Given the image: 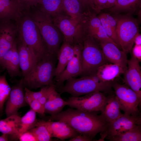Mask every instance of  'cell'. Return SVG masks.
Instances as JSON below:
<instances>
[{"label": "cell", "mask_w": 141, "mask_h": 141, "mask_svg": "<svg viewBox=\"0 0 141 141\" xmlns=\"http://www.w3.org/2000/svg\"><path fill=\"white\" fill-rule=\"evenodd\" d=\"M97 112L69 108L46 118L49 121L64 122L79 134L93 139L104 130L107 124Z\"/></svg>", "instance_id": "cell-1"}, {"label": "cell", "mask_w": 141, "mask_h": 141, "mask_svg": "<svg viewBox=\"0 0 141 141\" xmlns=\"http://www.w3.org/2000/svg\"><path fill=\"white\" fill-rule=\"evenodd\" d=\"M16 21L17 36L31 49L38 61L50 54L38 27L27 11Z\"/></svg>", "instance_id": "cell-2"}, {"label": "cell", "mask_w": 141, "mask_h": 141, "mask_svg": "<svg viewBox=\"0 0 141 141\" xmlns=\"http://www.w3.org/2000/svg\"><path fill=\"white\" fill-rule=\"evenodd\" d=\"M27 11L38 27L49 53L57 56L62 41L61 33L50 16L39 8Z\"/></svg>", "instance_id": "cell-3"}, {"label": "cell", "mask_w": 141, "mask_h": 141, "mask_svg": "<svg viewBox=\"0 0 141 141\" xmlns=\"http://www.w3.org/2000/svg\"><path fill=\"white\" fill-rule=\"evenodd\" d=\"M55 57L49 54L38 61L31 70L21 80L25 87L30 89L53 83L56 69Z\"/></svg>", "instance_id": "cell-4"}, {"label": "cell", "mask_w": 141, "mask_h": 141, "mask_svg": "<svg viewBox=\"0 0 141 141\" xmlns=\"http://www.w3.org/2000/svg\"><path fill=\"white\" fill-rule=\"evenodd\" d=\"M96 77L92 74L78 79L70 78L66 80L64 85L58 87V90L61 93H68L74 97L95 92L111 91L113 82H99Z\"/></svg>", "instance_id": "cell-5"}, {"label": "cell", "mask_w": 141, "mask_h": 141, "mask_svg": "<svg viewBox=\"0 0 141 141\" xmlns=\"http://www.w3.org/2000/svg\"><path fill=\"white\" fill-rule=\"evenodd\" d=\"M81 57L83 77L96 74L99 67L108 62L98 42L88 35L83 42Z\"/></svg>", "instance_id": "cell-6"}, {"label": "cell", "mask_w": 141, "mask_h": 141, "mask_svg": "<svg viewBox=\"0 0 141 141\" xmlns=\"http://www.w3.org/2000/svg\"><path fill=\"white\" fill-rule=\"evenodd\" d=\"M51 17L63 36L64 40L72 45H82L86 35L82 23L76 22L64 12Z\"/></svg>", "instance_id": "cell-7"}, {"label": "cell", "mask_w": 141, "mask_h": 141, "mask_svg": "<svg viewBox=\"0 0 141 141\" xmlns=\"http://www.w3.org/2000/svg\"><path fill=\"white\" fill-rule=\"evenodd\" d=\"M116 33L122 50L127 54L131 52L134 37L139 32L138 21L130 15H116Z\"/></svg>", "instance_id": "cell-8"}, {"label": "cell", "mask_w": 141, "mask_h": 141, "mask_svg": "<svg viewBox=\"0 0 141 141\" xmlns=\"http://www.w3.org/2000/svg\"><path fill=\"white\" fill-rule=\"evenodd\" d=\"M114 93L120 103L121 110L125 114L133 115H140L138 107L141 99L136 93L125 84H121L116 80L112 85Z\"/></svg>", "instance_id": "cell-9"}, {"label": "cell", "mask_w": 141, "mask_h": 141, "mask_svg": "<svg viewBox=\"0 0 141 141\" xmlns=\"http://www.w3.org/2000/svg\"><path fill=\"white\" fill-rule=\"evenodd\" d=\"M105 92H95L82 97H72L66 101L72 108L89 112L101 111L107 98Z\"/></svg>", "instance_id": "cell-10"}, {"label": "cell", "mask_w": 141, "mask_h": 141, "mask_svg": "<svg viewBox=\"0 0 141 141\" xmlns=\"http://www.w3.org/2000/svg\"><path fill=\"white\" fill-rule=\"evenodd\" d=\"M141 124L140 115H130L125 113L119 118L107 124L100 133L101 137L97 141H103L119 133L125 132Z\"/></svg>", "instance_id": "cell-11"}, {"label": "cell", "mask_w": 141, "mask_h": 141, "mask_svg": "<svg viewBox=\"0 0 141 141\" xmlns=\"http://www.w3.org/2000/svg\"><path fill=\"white\" fill-rule=\"evenodd\" d=\"M139 62L131 54L124 73L125 84L133 90L141 99V68Z\"/></svg>", "instance_id": "cell-12"}, {"label": "cell", "mask_w": 141, "mask_h": 141, "mask_svg": "<svg viewBox=\"0 0 141 141\" xmlns=\"http://www.w3.org/2000/svg\"><path fill=\"white\" fill-rule=\"evenodd\" d=\"M17 33V27L15 21L0 22V61L12 47Z\"/></svg>", "instance_id": "cell-13"}, {"label": "cell", "mask_w": 141, "mask_h": 141, "mask_svg": "<svg viewBox=\"0 0 141 141\" xmlns=\"http://www.w3.org/2000/svg\"><path fill=\"white\" fill-rule=\"evenodd\" d=\"M82 45L77 44L74 54L65 69L56 80L57 88L63 85L68 79L81 75L82 72L81 52Z\"/></svg>", "instance_id": "cell-14"}, {"label": "cell", "mask_w": 141, "mask_h": 141, "mask_svg": "<svg viewBox=\"0 0 141 141\" xmlns=\"http://www.w3.org/2000/svg\"><path fill=\"white\" fill-rule=\"evenodd\" d=\"M24 87L21 80L11 88L6 104L5 112L7 117L17 114L19 110L27 103L25 99Z\"/></svg>", "instance_id": "cell-15"}, {"label": "cell", "mask_w": 141, "mask_h": 141, "mask_svg": "<svg viewBox=\"0 0 141 141\" xmlns=\"http://www.w3.org/2000/svg\"><path fill=\"white\" fill-rule=\"evenodd\" d=\"M17 48L20 68L24 77L31 70L38 61L31 49L17 35Z\"/></svg>", "instance_id": "cell-16"}, {"label": "cell", "mask_w": 141, "mask_h": 141, "mask_svg": "<svg viewBox=\"0 0 141 141\" xmlns=\"http://www.w3.org/2000/svg\"><path fill=\"white\" fill-rule=\"evenodd\" d=\"M98 41L108 62L127 68L128 60L126 53L112 43L103 40Z\"/></svg>", "instance_id": "cell-17"}, {"label": "cell", "mask_w": 141, "mask_h": 141, "mask_svg": "<svg viewBox=\"0 0 141 141\" xmlns=\"http://www.w3.org/2000/svg\"><path fill=\"white\" fill-rule=\"evenodd\" d=\"M25 11L18 0H0V22L16 21Z\"/></svg>", "instance_id": "cell-18"}, {"label": "cell", "mask_w": 141, "mask_h": 141, "mask_svg": "<svg viewBox=\"0 0 141 141\" xmlns=\"http://www.w3.org/2000/svg\"><path fill=\"white\" fill-rule=\"evenodd\" d=\"M62 3L64 12L79 24L92 12L85 8L79 0H62Z\"/></svg>", "instance_id": "cell-19"}, {"label": "cell", "mask_w": 141, "mask_h": 141, "mask_svg": "<svg viewBox=\"0 0 141 141\" xmlns=\"http://www.w3.org/2000/svg\"><path fill=\"white\" fill-rule=\"evenodd\" d=\"M17 37L10 49L0 61V65L7 70L11 77L20 75V66L17 48Z\"/></svg>", "instance_id": "cell-20"}, {"label": "cell", "mask_w": 141, "mask_h": 141, "mask_svg": "<svg viewBox=\"0 0 141 141\" xmlns=\"http://www.w3.org/2000/svg\"><path fill=\"white\" fill-rule=\"evenodd\" d=\"M46 121L51 137L61 140L72 138L80 134L65 122L61 121Z\"/></svg>", "instance_id": "cell-21"}, {"label": "cell", "mask_w": 141, "mask_h": 141, "mask_svg": "<svg viewBox=\"0 0 141 141\" xmlns=\"http://www.w3.org/2000/svg\"><path fill=\"white\" fill-rule=\"evenodd\" d=\"M120 105L118 99L114 94L110 93L107 98L100 115L108 124L120 117Z\"/></svg>", "instance_id": "cell-22"}, {"label": "cell", "mask_w": 141, "mask_h": 141, "mask_svg": "<svg viewBox=\"0 0 141 141\" xmlns=\"http://www.w3.org/2000/svg\"><path fill=\"white\" fill-rule=\"evenodd\" d=\"M76 45L70 44L64 40L60 48L57 56L58 63L55 69V77L56 80L73 57L75 51Z\"/></svg>", "instance_id": "cell-23"}, {"label": "cell", "mask_w": 141, "mask_h": 141, "mask_svg": "<svg viewBox=\"0 0 141 141\" xmlns=\"http://www.w3.org/2000/svg\"><path fill=\"white\" fill-rule=\"evenodd\" d=\"M127 68L117 64L107 63L99 67L95 74L101 81L113 82L124 73Z\"/></svg>", "instance_id": "cell-24"}, {"label": "cell", "mask_w": 141, "mask_h": 141, "mask_svg": "<svg viewBox=\"0 0 141 141\" xmlns=\"http://www.w3.org/2000/svg\"><path fill=\"white\" fill-rule=\"evenodd\" d=\"M21 117L17 114L0 120V132L8 134L10 140L19 139L20 137Z\"/></svg>", "instance_id": "cell-25"}, {"label": "cell", "mask_w": 141, "mask_h": 141, "mask_svg": "<svg viewBox=\"0 0 141 141\" xmlns=\"http://www.w3.org/2000/svg\"><path fill=\"white\" fill-rule=\"evenodd\" d=\"M67 101L61 97L60 94L54 89L49 95L44 105L45 113L50 115L58 114L67 105Z\"/></svg>", "instance_id": "cell-26"}, {"label": "cell", "mask_w": 141, "mask_h": 141, "mask_svg": "<svg viewBox=\"0 0 141 141\" xmlns=\"http://www.w3.org/2000/svg\"><path fill=\"white\" fill-rule=\"evenodd\" d=\"M37 5L38 8L50 17L64 12L62 0H40Z\"/></svg>", "instance_id": "cell-27"}, {"label": "cell", "mask_w": 141, "mask_h": 141, "mask_svg": "<svg viewBox=\"0 0 141 141\" xmlns=\"http://www.w3.org/2000/svg\"><path fill=\"white\" fill-rule=\"evenodd\" d=\"M141 0H117L116 5L110 10L116 14L122 12L134 13L140 9Z\"/></svg>", "instance_id": "cell-28"}, {"label": "cell", "mask_w": 141, "mask_h": 141, "mask_svg": "<svg viewBox=\"0 0 141 141\" xmlns=\"http://www.w3.org/2000/svg\"><path fill=\"white\" fill-rule=\"evenodd\" d=\"M108 140L111 141H141V124L127 131L111 137Z\"/></svg>", "instance_id": "cell-29"}, {"label": "cell", "mask_w": 141, "mask_h": 141, "mask_svg": "<svg viewBox=\"0 0 141 141\" xmlns=\"http://www.w3.org/2000/svg\"><path fill=\"white\" fill-rule=\"evenodd\" d=\"M55 88V85L54 83L42 87L40 91L38 92H34L25 87V95L33 98L39 100L41 103L44 105L46 102L49 95Z\"/></svg>", "instance_id": "cell-30"}, {"label": "cell", "mask_w": 141, "mask_h": 141, "mask_svg": "<svg viewBox=\"0 0 141 141\" xmlns=\"http://www.w3.org/2000/svg\"><path fill=\"white\" fill-rule=\"evenodd\" d=\"M28 131L33 134L37 141H49L52 140L45 121H37L35 126Z\"/></svg>", "instance_id": "cell-31"}, {"label": "cell", "mask_w": 141, "mask_h": 141, "mask_svg": "<svg viewBox=\"0 0 141 141\" xmlns=\"http://www.w3.org/2000/svg\"><path fill=\"white\" fill-rule=\"evenodd\" d=\"M36 113L31 109L22 117H21L20 136L24 132L35 126L37 121L36 119Z\"/></svg>", "instance_id": "cell-32"}, {"label": "cell", "mask_w": 141, "mask_h": 141, "mask_svg": "<svg viewBox=\"0 0 141 141\" xmlns=\"http://www.w3.org/2000/svg\"><path fill=\"white\" fill-rule=\"evenodd\" d=\"M11 88L6 80V74L0 75V116L3 113L4 105L10 93Z\"/></svg>", "instance_id": "cell-33"}, {"label": "cell", "mask_w": 141, "mask_h": 141, "mask_svg": "<svg viewBox=\"0 0 141 141\" xmlns=\"http://www.w3.org/2000/svg\"><path fill=\"white\" fill-rule=\"evenodd\" d=\"M85 33L86 35L90 36L98 41L103 40L110 42L116 45L109 37L102 25L97 28L86 31Z\"/></svg>", "instance_id": "cell-34"}, {"label": "cell", "mask_w": 141, "mask_h": 141, "mask_svg": "<svg viewBox=\"0 0 141 141\" xmlns=\"http://www.w3.org/2000/svg\"><path fill=\"white\" fill-rule=\"evenodd\" d=\"M98 17L101 20L102 26L109 37L116 44L118 47L122 50L116 32L107 22L103 13Z\"/></svg>", "instance_id": "cell-35"}, {"label": "cell", "mask_w": 141, "mask_h": 141, "mask_svg": "<svg viewBox=\"0 0 141 141\" xmlns=\"http://www.w3.org/2000/svg\"><path fill=\"white\" fill-rule=\"evenodd\" d=\"M25 99L26 103L29 105L31 109L42 116L44 115L45 113L44 106L38 100L25 95Z\"/></svg>", "instance_id": "cell-36"}, {"label": "cell", "mask_w": 141, "mask_h": 141, "mask_svg": "<svg viewBox=\"0 0 141 141\" xmlns=\"http://www.w3.org/2000/svg\"><path fill=\"white\" fill-rule=\"evenodd\" d=\"M40 0H18L26 11L36 6Z\"/></svg>", "instance_id": "cell-37"}, {"label": "cell", "mask_w": 141, "mask_h": 141, "mask_svg": "<svg viewBox=\"0 0 141 141\" xmlns=\"http://www.w3.org/2000/svg\"><path fill=\"white\" fill-rule=\"evenodd\" d=\"M19 139L20 141H37L33 134L30 131H28L22 134Z\"/></svg>", "instance_id": "cell-38"}, {"label": "cell", "mask_w": 141, "mask_h": 141, "mask_svg": "<svg viewBox=\"0 0 141 141\" xmlns=\"http://www.w3.org/2000/svg\"><path fill=\"white\" fill-rule=\"evenodd\" d=\"M103 14L107 22L116 32L117 24L115 18L109 14Z\"/></svg>", "instance_id": "cell-39"}, {"label": "cell", "mask_w": 141, "mask_h": 141, "mask_svg": "<svg viewBox=\"0 0 141 141\" xmlns=\"http://www.w3.org/2000/svg\"><path fill=\"white\" fill-rule=\"evenodd\" d=\"M82 4L86 8L97 13L93 0H79Z\"/></svg>", "instance_id": "cell-40"}, {"label": "cell", "mask_w": 141, "mask_h": 141, "mask_svg": "<svg viewBox=\"0 0 141 141\" xmlns=\"http://www.w3.org/2000/svg\"><path fill=\"white\" fill-rule=\"evenodd\" d=\"M132 54L140 62L141 61V45H135L132 48Z\"/></svg>", "instance_id": "cell-41"}, {"label": "cell", "mask_w": 141, "mask_h": 141, "mask_svg": "<svg viewBox=\"0 0 141 141\" xmlns=\"http://www.w3.org/2000/svg\"><path fill=\"white\" fill-rule=\"evenodd\" d=\"M97 13L105 9L107 0H93Z\"/></svg>", "instance_id": "cell-42"}, {"label": "cell", "mask_w": 141, "mask_h": 141, "mask_svg": "<svg viewBox=\"0 0 141 141\" xmlns=\"http://www.w3.org/2000/svg\"><path fill=\"white\" fill-rule=\"evenodd\" d=\"M93 139L91 138L81 134L70 138L69 141H91Z\"/></svg>", "instance_id": "cell-43"}, {"label": "cell", "mask_w": 141, "mask_h": 141, "mask_svg": "<svg viewBox=\"0 0 141 141\" xmlns=\"http://www.w3.org/2000/svg\"><path fill=\"white\" fill-rule=\"evenodd\" d=\"M117 1V0H107L104 9L110 8L115 6Z\"/></svg>", "instance_id": "cell-44"}, {"label": "cell", "mask_w": 141, "mask_h": 141, "mask_svg": "<svg viewBox=\"0 0 141 141\" xmlns=\"http://www.w3.org/2000/svg\"><path fill=\"white\" fill-rule=\"evenodd\" d=\"M134 43L135 45H141V35L139 32L136 34L134 37Z\"/></svg>", "instance_id": "cell-45"}, {"label": "cell", "mask_w": 141, "mask_h": 141, "mask_svg": "<svg viewBox=\"0 0 141 141\" xmlns=\"http://www.w3.org/2000/svg\"><path fill=\"white\" fill-rule=\"evenodd\" d=\"M10 140L9 136L8 134L3 133L0 136V141H7Z\"/></svg>", "instance_id": "cell-46"}]
</instances>
